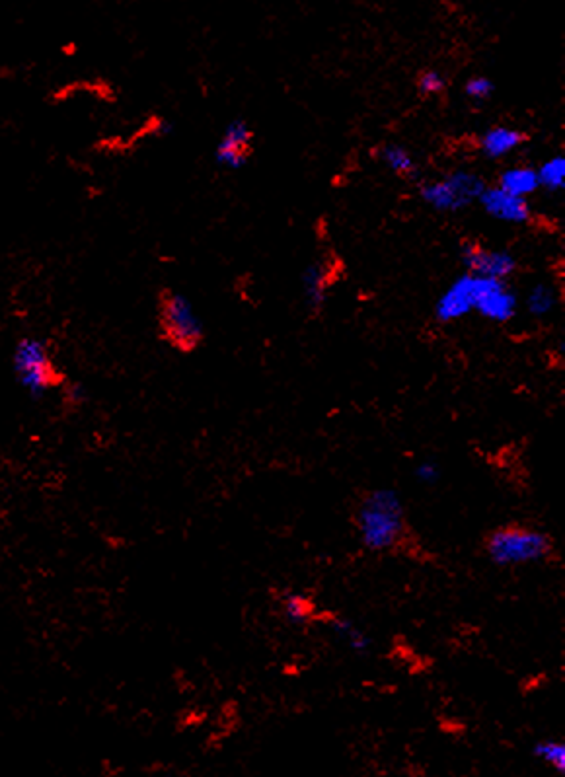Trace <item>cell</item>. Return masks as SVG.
I'll return each instance as SVG.
<instances>
[{"label": "cell", "instance_id": "obj_1", "mask_svg": "<svg viewBox=\"0 0 565 777\" xmlns=\"http://www.w3.org/2000/svg\"><path fill=\"white\" fill-rule=\"evenodd\" d=\"M351 522L361 544L373 554L408 559L419 565L439 561L415 530L400 497L390 489H361L351 505Z\"/></svg>", "mask_w": 565, "mask_h": 777}, {"label": "cell", "instance_id": "obj_2", "mask_svg": "<svg viewBox=\"0 0 565 777\" xmlns=\"http://www.w3.org/2000/svg\"><path fill=\"white\" fill-rule=\"evenodd\" d=\"M482 548L499 567L554 563L560 559L556 540L548 532L525 522H507L491 528L482 540Z\"/></svg>", "mask_w": 565, "mask_h": 777}, {"label": "cell", "instance_id": "obj_3", "mask_svg": "<svg viewBox=\"0 0 565 777\" xmlns=\"http://www.w3.org/2000/svg\"><path fill=\"white\" fill-rule=\"evenodd\" d=\"M158 333L174 351L189 355L205 341V324L188 296L164 289L156 302Z\"/></svg>", "mask_w": 565, "mask_h": 777}, {"label": "cell", "instance_id": "obj_4", "mask_svg": "<svg viewBox=\"0 0 565 777\" xmlns=\"http://www.w3.org/2000/svg\"><path fill=\"white\" fill-rule=\"evenodd\" d=\"M14 374L20 386L32 396L41 398L51 390H57L67 380L65 374L55 365L49 343L41 337H22L12 355Z\"/></svg>", "mask_w": 565, "mask_h": 777}, {"label": "cell", "instance_id": "obj_5", "mask_svg": "<svg viewBox=\"0 0 565 777\" xmlns=\"http://www.w3.org/2000/svg\"><path fill=\"white\" fill-rule=\"evenodd\" d=\"M486 180L468 170H454L441 180L421 185L419 195L437 213H458L480 199Z\"/></svg>", "mask_w": 565, "mask_h": 777}, {"label": "cell", "instance_id": "obj_6", "mask_svg": "<svg viewBox=\"0 0 565 777\" xmlns=\"http://www.w3.org/2000/svg\"><path fill=\"white\" fill-rule=\"evenodd\" d=\"M519 298L503 279L474 275V312L495 324H505L517 316Z\"/></svg>", "mask_w": 565, "mask_h": 777}, {"label": "cell", "instance_id": "obj_7", "mask_svg": "<svg viewBox=\"0 0 565 777\" xmlns=\"http://www.w3.org/2000/svg\"><path fill=\"white\" fill-rule=\"evenodd\" d=\"M460 258L468 273L507 281L517 271V259L507 250H491L480 242L466 240L460 248Z\"/></svg>", "mask_w": 565, "mask_h": 777}, {"label": "cell", "instance_id": "obj_8", "mask_svg": "<svg viewBox=\"0 0 565 777\" xmlns=\"http://www.w3.org/2000/svg\"><path fill=\"white\" fill-rule=\"evenodd\" d=\"M254 129L244 119H232L223 131L217 147L215 160L226 170H242L254 154Z\"/></svg>", "mask_w": 565, "mask_h": 777}, {"label": "cell", "instance_id": "obj_9", "mask_svg": "<svg viewBox=\"0 0 565 777\" xmlns=\"http://www.w3.org/2000/svg\"><path fill=\"white\" fill-rule=\"evenodd\" d=\"M478 201L490 217L509 224H527L532 221V215H534L525 197L511 195L497 185L495 187L488 185L482 191Z\"/></svg>", "mask_w": 565, "mask_h": 777}, {"label": "cell", "instance_id": "obj_10", "mask_svg": "<svg viewBox=\"0 0 565 777\" xmlns=\"http://www.w3.org/2000/svg\"><path fill=\"white\" fill-rule=\"evenodd\" d=\"M470 312H474V275L466 271L439 296L435 304V318L449 324L468 316Z\"/></svg>", "mask_w": 565, "mask_h": 777}, {"label": "cell", "instance_id": "obj_11", "mask_svg": "<svg viewBox=\"0 0 565 777\" xmlns=\"http://www.w3.org/2000/svg\"><path fill=\"white\" fill-rule=\"evenodd\" d=\"M332 269H330V263L324 261V259H316L314 263H310L304 273H302V296H304V302H306V308L310 312H320L324 302H326V295H328V289L332 285Z\"/></svg>", "mask_w": 565, "mask_h": 777}, {"label": "cell", "instance_id": "obj_12", "mask_svg": "<svg viewBox=\"0 0 565 777\" xmlns=\"http://www.w3.org/2000/svg\"><path fill=\"white\" fill-rule=\"evenodd\" d=\"M527 141V133L499 125V127H491L480 137V148H482L484 156L497 160V158H503V156L511 154L513 150L523 147Z\"/></svg>", "mask_w": 565, "mask_h": 777}, {"label": "cell", "instance_id": "obj_13", "mask_svg": "<svg viewBox=\"0 0 565 777\" xmlns=\"http://www.w3.org/2000/svg\"><path fill=\"white\" fill-rule=\"evenodd\" d=\"M497 187L505 189V191L511 193V195H517V197H525V199H528L532 193H536V191L540 189L538 172H536V168H532V166H515V168H509V170H505V172L499 176Z\"/></svg>", "mask_w": 565, "mask_h": 777}, {"label": "cell", "instance_id": "obj_14", "mask_svg": "<svg viewBox=\"0 0 565 777\" xmlns=\"http://www.w3.org/2000/svg\"><path fill=\"white\" fill-rule=\"evenodd\" d=\"M281 606L283 614L293 622V624H314L322 622V610L316 606V602L302 594V592H285L281 596Z\"/></svg>", "mask_w": 565, "mask_h": 777}, {"label": "cell", "instance_id": "obj_15", "mask_svg": "<svg viewBox=\"0 0 565 777\" xmlns=\"http://www.w3.org/2000/svg\"><path fill=\"white\" fill-rule=\"evenodd\" d=\"M377 156L378 160L398 178L410 180V178L417 176V162H415L414 154L408 148L402 147L398 143H388V145H382L378 148Z\"/></svg>", "mask_w": 565, "mask_h": 777}, {"label": "cell", "instance_id": "obj_16", "mask_svg": "<svg viewBox=\"0 0 565 777\" xmlns=\"http://www.w3.org/2000/svg\"><path fill=\"white\" fill-rule=\"evenodd\" d=\"M538 180L540 187L548 191H560L565 187V158L564 156H554L546 160L538 170Z\"/></svg>", "mask_w": 565, "mask_h": 777}, {"label": "cell", "instance_id": "obj_17", "mask_svg": "<svg viewBox=\"0 0 565 777\" xmlns=\"http://www.w3.org/2000/svg\"><path fill=\"white\" fill-rule=\"evenodd\" d=\"M528 312L534 316H544L556 306V291L544 283L532 287L527 298Z\"/></svg>", "mask_w": 565, "mask_h": 777}, {"label": "cell", "instance_id": "obj_18", "mask_svg": "<svg viewBox=\"0 0 565 777\" xmlns=\"http://www.w3.org/2000/svg\"><path fill=\"white\" fill-rule=\"evenodd\" d=\"M445 88H447V78L437 69L421 71L417 76V94L421 98H435V96L443 94Z\"/></svg>", "mask_w": 565, "mask_h": 777}, {"label": "cell", "instance_id": "obj_19", "mask_svg": "<svg viewBox=\"0 0 565 777\" xmlns=\"http://www.w3.org/2000/svg\"><path fill=\"white\" fill-rule=\"evenodd\" d=\"M534 754L540 756L546 764H550L554 770L558 772H565V746L564 742H556V740H548V742H540L536 748H534Z\"/></svg>", "mask_w": 565, "mask_h": 777}, {"label": "cell", "instance_id": "obj_20", "mask_svg": "<svg viewBox=\"0 0 565 777\" xmlns=\"http://www.w3.org/2000/svg\"><path fill=\"white\" fill-rule=\"evenodd\" d=\"M495 92V84L491 82V78L480 74V76H472L468 78V82L464 84V94L472 100V102H486L490 100Z\"/></svg>", "mask_w": 565, "mask_h": 777}, {"label": "cell", "instance_id": "obj_21", "mask_svg": "<svg viewBox=\"0 0 565 777\" xmlns=\"http://www.w3.org/2000/svg\"><path fill=\"white\" fill-rule=\"evenodd\" d=\"M61 394H63V404L69 409H80L90 402V392L82 382L65 380L61 386Z\"/></svg>", "mask_w": 565, "mask_h": 777}]
</instances>
